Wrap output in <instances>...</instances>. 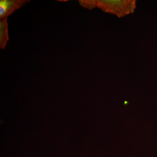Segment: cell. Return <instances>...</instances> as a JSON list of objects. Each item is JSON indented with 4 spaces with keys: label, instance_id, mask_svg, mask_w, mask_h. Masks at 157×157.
<instances>
[{
    "label": "cell",
    "instance_id": "3",
    "mask_svg": "<svg viewBox=\"0 0 157 157\" xmlns=\"http://www.w3.org/2000/svg\"><path fill=\"white\" fill-rule=\"evenodd\" d=\"M0 48L4 49L9 40L7 18L0 20Z\"/></svg>",
    "mask_w": 157,
    "mask_h": 157
},
{
    "label": "cell",
    "instance_id": "1",
    "mask_svg": "<svg viewBox=\"0 0 157 157\" xmlns=\"http://www.w3.org/2000/svg\"><path fill=\"white\" fill-rule=\"evenodd\" d=\"M135 0H98L97 7L104 12L121 17L134 12L136 7Z\"/></svg>",
    "mask_w": 157,
    "mask_h": 157
},
{
    "label": "cell",
    "instance_id": "2",
    "mask_svg": "<svg viewBox=\"0 0 157 157\" xmlns=\"http://www.w3.org/2000/svg\"><path fill=\"white\" fill-rule=\"evenodd\" d=\"M29 2V0H1L0 20L6 18Z\"/></svg>",
    "mask_w": 157,
    "mask_h": 157
},
{
    "label": "cell",
    "instance_id": "4",
    "mask_svg": "<svg viewBox=\"0 0 157 157\" xmlns=\"http://www.w3.org/2000/svg\"><path fill=\"white\" fill-rule=\"evenodd\" d=\"M79 4L82 7L89 9H92L97 7V1L96 0H80Z\"/></svg>",
    "mask_w": 157,
    "mask_h": 157
}]
</instances>
